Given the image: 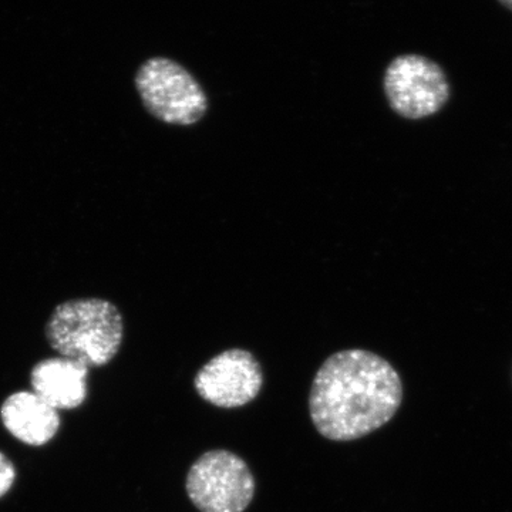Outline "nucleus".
Returning a JSON list of instances; mask_svg holds the SVG:
<instances>
[{"mask_svg":"<svg viewBox=\"0 0 512 512\" xmlns=\"http://www.w3.org/2000/svg\"><path fill=\"white\" fill-rule=\"evenodd\" d=\"M403 383L386 359L369 350L333 353L313 379L309 413L320 436L362 439L389 423L402 406Z\"/></svg>","mask_w":512,"mask_h":512,"instance_id":"obj_1","label":"nucleus"},{"mask_svg":"<svg viewBox=\"0 0 512 512\" xmlns=\"http://www.w3.org/2000/svg\"><path fill=\"white\" fill-rule=\"evenodd\" d=\"M45 335L60 356L92 369L109 365L124 340L123 315L103 298H79L59 303L47 319Z\"/></svg>","mask_w":512,"mask_h":512,"instance_id":"obj_2","label":"nucleus"},{"mask_svg":"<svg viewBox=\"0 0 512 512\" xmlns=\"http://www.w3.org/2000/svg\"><path fill=\"white\" fill-rule=\"evenodd\" d=\"M136 89L148 114L171 126H192L205 116L208 99L201 84L181 64L153 57L141 64Z\"/></svg>","mask_w":512,"mask_h":512,"instance_id":"obj_3","label":"nucleus"},{"mask_svg":"<svg viewBox=\"0 0 512 512\" xmlns=\"http://www.w3.org/2000/svg\"><path fill=\"white\" fill-rule=\"evenodd\" d=\"M185 490L198 511L244 512L254 500L255 478L237 454L211 450L192 464Z\"/></svg>","mask_w":512,"mask_h":512,"instance_id":"obj_4","label":"nucleus"},{"mask_svg":"<svg viewBox=\"0 0 512 512\" xmlns=\"http://www.w3.org/2000/svg\"><path fill=\"white\" fill-rule=\"evenodd\" d=\"M384 93L394 113L407 120L434 116L450 99V83L429 57H396L384 74Z\"/></svg>","mask_w":512,"mask_h":512,"instance_id":"obj_5","label":"nucleus"},{"mask_svg":"<svg viewBox=\"0 0 512 512\" xmlns=\"http://www.w3.org/2000/svg\"><path fill=\"white\" fill-rule=\"evenodd\" d=\"M262 386L261 363L244 349H229L212 357L194 377L198 396L220 409H238L251 403Z\"/></svg>","mask_w":512,"mask_h":512,"instance_id":"obj_6","label":"nucleus"},{"mask_svg":"<svg viewBox=\"0 0 512 512\" xmlns=\"http://www.w3.org/2000/svg\"><path fill=\"white\" fill-rule=\"evenodd\" d=\"M89 367L69 357L40 360L30 372L32 392L56 410H73L87 399Z\"/></svg>","mask_w":512,"mask_h":512,"instance_id":"obj_7","label":"nucleus"},{"mask_svg":"<svg viewBox=\"0 0 512 512\" xmlns=\"http://www.w3.org/2000/svg\"><path fill=\"white\" fill-rule=\"evenodd\" d=\"M0 419L15 439L28 446H45L59 433V413L33 392L10 394L0 407Z\"/></svg>","mask_w":512,"mask_h":512,"instance_id":"obj_8","label":"nucleus"},{"mask_svg":"<svg viewBox=\"0 0 512 512\" xmlns=\"http://www.w3.org/2000/svg\"><path fill=\"white\" fill-rule=\"evenodd\" d=\"M16 481V468L5 454L0 453V498L12 490Z\"/></svg>","mask_w":512,"mask_h":512,"instance_id":"obj_9","label":"nucleus"},{"mask_svg":"<svg viewBox=\"0 0 512 512\" xmlns=\"http://www.w3.org/2000/svg\"><path fill=\"white\" fill-rule=\"evenodd\" d=\"M501 5L505 8L512 10V0H500Z\"/></svg>","mask_w":512,"mask_h":512,"instance_id":"obj_10","label":"nucleus"}]
</instances>
